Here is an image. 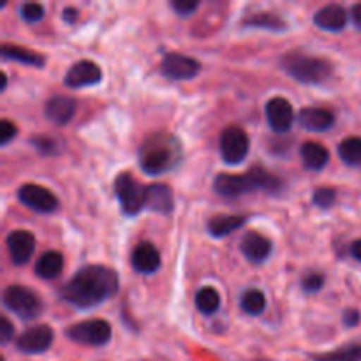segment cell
<instances>
[{
  "label": "cell",
  "mask_w": 361,
  "mask_h": 361,
  "mask_svg": "<svg viewBox=\"0 0 361 361\" xmlns=\"http://www.w3.org/2000/svg\"><path fill=\"white\" fill-rule=\"evenodd\" d=\"M314 23L321 28V30L326 32H341L342 28L348 23V13L342 6L337 4H330V6H324L314 14Z\"/></svg>",
  "instance_id": "20"
},
{
  "label": "cell",
  "mask_w": 361,
  "mask_h": 361,
  "mask_svg": "<svg viewBox=\"0 0 361 361\" xmlns=\"http://www.w3.org/2000/svg\"><path fill=\"white\" fill-rule=\"evenodd\" d=\"M130 263H133V268L137 274H155L159 270V267H161V254H159V250L150 242H141L133 250Z\"/></svg>",
  "instance_id": "16"
},
{
  "label": "cell",
  "mask_w": 361,
  "mask_h": 361,
  "mask_svg": "<svg viewBox=\"0 0 361 361\" xmlns=\"http://www.w3.org/2000/svg\"><path fill=\"white\" fill-rule=\"evenodd\" d=\"M116 200L126 215H136L147 204V187L141 185L130 173H120L113 183Z\"/></svg>",
  "instance_id": "5"
},
{
  "label": "cell",
  "mask_w": 361,
  "mask_h": 361,
  "mask_svg": "<svg viewBox=\"0 0 361 361\" xmlns=\"http://www.w3.org/2000/svg\"><path fill=\"white\" fill-rule=\"evenodd\" d=\"M18 200L37 214H51L59 208V200L46 187L37 183H25L18 189Z\"/></svg>",
  "instance_id": "9"
},
{
  "label": "cell",
  "mask_w": 361,
  "mask_h": 361,
  "mask_svg": "<svg viewBox=\"0 0 361 361\" xmlns=\"http://www.w3.org/2000/svg\"><path fill=\"white\" fill-rule=\"evenodd\" d=\"M20 16L27 23H37V21H41L44 18V7L41 4L27 2L20 7Z\"/></svg>",
  "instance_id": "31"
},
{
  "label": "cell",
  "mask_w": 361,
  "mask_h": 361,
  "mask_svg": "<svg viewBox=\"0 0 361 361\" xmlns=\"http://www.w3.org/2000/svg\"><path fill=\"white\" fill-rule=\"evenodd\" d=\"M76 101L73 97H67V95H56L51 97L44 106V116L51 123L56 126H66L71 120L74 118V113H76Z\"/></svg>",
  "instance_id": "17"
},
{
  "label": "cell",
  "mask_w": 361,
  "mask_h": 361,
  "mask_svg": "<svg viewBox=\"0 0 361 361\" xmlns=\"http://www.w3.org/2000/svg\"><path fill=\"white\" fill-rule=\"evenodd\" d=\"M259 361H263V360H259Z\"/></svg>",
  "instance_id": "41"
},
{
  "label": "cell",
  "mask_w": 361,
  "mask_h": 361,
  "mask_svg": "<svg viewBox=\"0 0 361 361\" xmlns=\"http://www.w3.org/2000/svg\"><path fill=\"white\" fill-rule=\"evenodd\" d=\"M281 66L288 76L303 85L323 83L331 76V63L321 56L288 53L281 60Z\"/></svg>",
  "instance_id": "3"
},
{
  "label": "cell",
  "mask_w": 361,
  "mask_h": 361,
  "mask_svg": "<svg viewBox=\"0 0 361 361\" xmlns=\"http://www.w3.org/2000/svg\"><path fill=\"white\" fill-rule=\"evenodd\" d=\"M351 18H353V23H355L358 28H361V4H356V6H353Z\"/></svg>",
  "instance_id": "39"
},
{
  "label": "cell",
  "mask_w": 361,
  "mask_h": 361,
  "mask_svg": "<svg viewBox=\"0 0 361 361\" xmlns=\"http://www.w3.org/2000/svg\"><path fill=\"white\" fill-rule=\"evenodd\" d=\"M53 337L55 335L48 324H37L34 328H28L16 338V348L23 355H41L51 348Z\"/></svg>",
  "instance_id": "11"
},
{
  "label": "cell",
  "mask_w": 361,
  "mask_h": 361,
  "mask_svg": "<svg viewBox=\"0 0 361 361\" xmlns=\"http://www.w3.org/2000/svg\"><path fill=\"white\" fill-rule=\"evenodd\" d=\"M16 134H18V129L11 120L4 118L2 122H0V143L7 145L14 136H16Z\"/></svg>",
  "instance_id": "34"
},
{
  "label": "cell",
  "mask_w": 361,
  "mask_h": 361,
  "mask_svg": "<svg viewBox=\"0 0 361 361\" xmlns=\"http://www.w3.org/2000/svg\"><path fill=\"white\" fill-rule=\"evenodd\" d=\"M312 201L317 208H321V210H328V208L334 207L335 201H337V192H335V189H331V187H319V189L314 190Z\"/></svg>",
  "instance_id": "30"
},
{
  "label": "cell",
  "mask_w": 361,
  "mask_h": 361,
  "mask_svg": "<svg viewBox=\"0 0 361 361\" xmlns=\"http://www.w3.org/2000/svg\"><path fill=\"white\" fill-rule=\"evenodd\" d=\"M0 53H2L4 59L7 60H14V62L25 63V66H32V67H44L46 60L41 53H35L28 48H21V46H14V44H2L0 48Z\"/></svg>",
  "instance_id": "23"
},
{
  "label": "cell",
  "mask_w": 361,
  "mask_h": 361,
  "mask_svg": "<svg viewBox=\"0 0 361 361\" xmlns=\"http://www.w3.org/2000/svg\"><path fill=\"white\" fill-rule=\"evenodd\" d=\"M175 200H173V190L166 183H152L147 187V204L145 208L157 214L168 215L173 212Z\"/></svg>",
  "instance_id": "19"
},
{
  "label": "cell",
  "mask_w": 361,
  "mask_h": 361,
  "mask_svg": "<svg viewBox=\"0 0 361 361\" xmlns=\"http://www.w3.org/2000/svg\"><path fill=\"white\" fill-rule=\"evenodd\" d=\"M351 256L361 263V240H356V242L351 245Z\"/></svg>",
  "instance_id": "40"
},
{
  "label": "cell",
  "mask_w": 361,
  "mask_h": 361,
  "mask_svg": "<svg viewBox=\"0 0 361 361\" xmlns=\"http://www.w3.org/2000/svg\"><path fill=\"white\" fill-rule=\"evenodd\" d=\"M240 250L243 256L254 264H261L270 257L271 254V242L267 236L259 235L256 231L247 233L240 242Z\"/></svg>",
  "instance_id": "15"
},
{
  "label": "cell",
  "mask_w": 361,
  "mask_h": 361,
  "mask_svg": "<svg viewBox=\"0 0 361 361\" xmlns=\"http://www.w3.org/2000/svg\"><path fill=\"white\" fill-rule=\"evenodd\" d=\"M214 189L219 196L222 197H240L243 194L256 192L259 189V182H257V176L254 173V169H250L245 175H229V173H222V175L215 176Z\"/></svg>",
  "instance_id": "8"
},
{
  "label": "cell",
  "mask_w": 361,
  "mask_h": 361,
  "mask_svg": "<svg viewBox=\"0 0 361 361\" xmlns=\"http://www.w3.org/2000/svg\"><path fill=\"white\" fill-rule=\"evenodd\" d=\"M171 7L180 16H190L200 7V2H196V0H173Z\"/></svg>",
  "instance_id": "33"
},
{
  "label": "cell",
  "mask_w": 361,
  "mask_h": 361,
  "mask_svg": "<svg viewBox=\"0 0 361 361\" xmlns=\"http://www.w3.org/2000/svg\"><path fill=\"white\" fill-rule=\"evenodd\" d=\"M182 161V147L171 134H155L140 150V166L147 175L155 176L171 171Z\"/></svg>",
  "instance_id": "2"
},
{
  "label": "cell",
  "mask_w": 361,
  "mask_h": 361,
  "mask_svg": "<svg viewBox=\"0 0 361 361\" xmlns=\"http://www.w3.org/2000/svg\"><path fill=\"white\" fill-rule=\"evenodd\" d=\"M240 307L249 316H261L267 309V296L259 289H247L240 298Z\"/></svg>",
  "instance_id": "26"
},
{
  "label": "cell",
  "mask_w": 361,
  "mask_h": 361,
  "mask_svg": "<svg viewBox=\"0 0 361 361\" xmlns=\"http://www.w3.org/2000/svg\"><path fill=\"white\" fill-rule=\"evenodd\" d=\"M323 286H324V277L321 274H316V271L305 275V277H303V281H302L303 291L310 293V295H312V293L321 291V288H323Z\"/></svg>",
  "instance_id": "32"
},
{
  "label": "cell",
  "mask_w": 361,
  "mask_h": 361,
  "mask_svg": "<svg viewBox=\"0 0 361 361\" xmlns=\"http://www.w3.org/2000/svg\"><path fill=\"white\" fill-rule=\"evenodd\" d=\"M298 122L303 129L312 133L330 130L335 123V115L324 108H303L298 115Z\"/></svg>",
  "instance_id": "18"
},
{
  "label": "cell",
  "mask_w": 361,
  "mask_h": 361,
  "mask_svg": "<svg viewBox=\"0 0 361 361\" xmlns=\"http://www.w3.org/2000/svg\"><path fill=\"white\" fill-rule=\"evenodd\" d=\"M102 80V71L92 60H80L74 66L69 67V71L63 76V85L69 88H85L94 87Z\"/></svg>",
  "instance_id": "12"
},
{
  "label": "cell",
  "mask_w": 361,
  "mask_h": 361,
  "mask_svg": "<svg viewBox=\"0 0 361 361\" xmlns=\"http://www.w3.org/2000/svg\"><path fill=\"white\" fill-rule=\"evenodd\" d=\"M300 157H302L303 166L309 171H321L324 166L330 161V154H328L326 147H323L317 141H307L300 148Z\"/></svg>",
  "instance_id": "21"
},
{
  "label": "cell",
  "mask_w": 361,
  "mask_h": 361,
  "mask_svg": "<svg viewBox=\"0 0 361 361\" xmlns=\"http://www.w3.org/2000/svg\"><path fill=\"white\" fill-rule=\"evenodd\" d=\"M6 245L13 264L23 267V264H27L28 261H30L32 254H34L35 238L32 233L23 231V229H16V231L7 235Z\"/></svg>",
  "instance_id": "14"
},
{
  "label": "cell",
  "mask_w": 361,
  "mask_h": 361,
  "mask_svg": "<svg viewBox=\"0 0 361 361\" xmlns=\"http://www.w3.org/2000/svg\"><path fill=\"white\" fill-rule=\"evenodd\" d=\"M66 337L76 344L104 345L111 338V326L104 319H88L73 324L66 330Z\"/></svg>",
  "instance_id": "6"
},
{
  "label": "cell",
  "mask_w": 361,
  "mask_h": 361,
  "mask_svg": "<svg viewBox=\"0 0 361 361\" xmlns=\"http://www.w3.org/2000/svg\"><path fill=\"white\" fill-rule=\"evenodd\" d=\"M338 157L348 166H361V137H345L338 145Z\"/></svg>",
  "instance_id": "28"
},
{
  "label": "cell",
  "mask_w": 361,
  "mask_h": 361,
  "mask_svg": "<svg viewBox=\"0 0 361 361\" xmlns=\"http://www.w3.org/2000/svg\"><path fill=\"white\" fill-rule=\"evenodd\" d=\"M62 18L66 23H74V21L78 20V9H74V7H66L62 13Z\"/></svg>",
  "instance_id": "38"
},
{
  "label": "cell",
  "mask_w": 361,
  "mask_h": 361,
  "mask_svg": "<svg viewBox=\"0 0 361 361\" xmlns=\"http://www.w3.org/2000/svg\"><path fill=\"white\" fill-rule=\"evenodd\" d=\"M34 145L37 147V150L41 152V154H49V152H53V148H55V141L49 140V137H42V140L35 137Z\"/></svg>",
  "instance_id": "37"
},
{
  "label": "cell",
  "mask_w": 361,
  "mask_h": 361,
  "mask_svg": "<svg viewBox=\"0 0 361 361\" xmlns=\"http://www.w3.org/2000/svg\"><path fill=\"white\" fill-rule=\"evenodd\" d=\"M14 337V326L11 324V321L7 317H0V341L2 344H9L11 338Z\"/></svg>",
  "instance_id": "35"
},
{
  "label": "cell",
  "mask_w": 361,
  "mask_h": 361,
  "mask_svg": "<svg viewBox=\"0 0 361 361\" xmlns=\"http://www.w3.org/2000/svg\"><path fill=\"white\" fill-rule=\"evenodd\" d=\"M243 25L250 28H263V30L271 32H284L288 28V23L281 16L274 13H257L250 14L247 20H243Z\"/></svg>",
  "instance_id": "25"
},
{
  "label": "cell",
  "mask_w": 361,
  "mask_h": 361,
  "mask_svg": "<svg viewBox=\"0 0 361 361\" xmlns=\"http://www.w3.org/2000/svg\"><path fill=\"white\" fill-rule=\"evenodd\" d=\"M219 147H221L222 161L231 166H238L240 162L245 161L247 154H249L250 141L242 127L229 126L222 130Z\"/></svg>",
  "instance_id": "7"
},
{
  "label": "cell",
  "mask_w": 361,
  "mask_h": 361,
  "mask_svg": "<svg viewBox=\"0 0 361 361\" xmlns=\"http://www.w3.org/2000/svg\"><path fill=\"white\" fill-rule=\"evenodd\" d=\"M245 222L247 217H242V215H217V217L208 221V231L215 238H222L226 235H231L233 231H236Z\"/></svg>",
  "instance_id": "24"
},
{
  "label": "cell",
  "mask_w": 361,
  "mask_h": 361,
  "mask_svg": "<svg viewBox=\"0 0 361 361\" xmlns=\"http://www.w3.org/2000/svg\"><path fill=\"white\" fill-rule=\"evenodd\" d=\"M4 307L23 321H32L42 312V302L32 289L23 286H9L4 289Z\"/></svg>",
  "instance_id": "4"
},
{
  "label": "cell",
  "mask_w": 361,
  "mask_h": 361,
  "mask_svg": "<svg viewBox=\"0 0 361 361\" xmlns=\"http://www.w3.org/2000/svg\"><path fill=\"white\" fill-rule=\"evenodd\" d=\"M63 268V256L56 250H48L42 254L35 263V275L44 281H53L62 274Z\"/></svg>",
  "instance_id": "22"
},
{
  "label": "cell",
  "mask_w": 361,
  "mask_h": 361,
  "mask_svg": "<svg viewBox=\"0 0 361 361\" xmlns=\"http://www.w3.org/2000/svg\"><path fill=\"white\" fill-rule=\"evenodd\" d=\"M200 69L201 63L196 59L182 53H168L161 63V73L173 81L192 80L200 74Z\"/></svg>",
  "instance_id": "10"
},
{
  "label": "cell",
  "mask_w": 361,
  "mask_h": 361,
  "mask_svg": "<svg viewBox=\"0 0 361 361\" xmlns=\"http://www.w3.org/2000/svg\"><path fill=\"white\" fill-rule=\"evenodd\" d=\"M118 291V274L102 264H88L78 270L60 288V298L80 310L94 309Z\"/></svg>",
  "instance_id": "1"
},
{
  "label": "cell",
  "mask_w": 361,
  "mask_h": 361,
  "mask_svg": "<svg viewBox=\"0 0 361 361\" xmlns=\"http://www.w3.org/2000/svg\"><path fill=\"white\" fill-rule=\"evenodd\" d=\"M314 361H361V342L360 344H345L335 351L316 355Z\"/></svg>",
  "instance_id": "27"
},
{
  "label": "cell",
  "mask_w": 361,
  "mask_h": 361,
  "mask_svg": "<svg viewBox=\"0 0 361 361\" xmlns=\"http://www.w3.org/2000/svg\"><path fill=\"white\" fill-rule=\"evenodd\" d=\"M196 307L204 316H212L221 307V296H219V293L214 288H208V286L207 288H201L196 293Z\"/></svg>",
  "instance_id": "29"
},
{
  "label": "cell",
  "mask_w": 361,
  "mask_h": 361,
  "mask_svg": "<svg viewBox=\"0 0 361 361\" xmlns=\"http://www.w3.org/2000/svg\"><path fill=\"white\" fill-rule=\"evenodd\" d=\"M267 122L274 133H288L295 123V109L284 97H274L267 104Z\"/></svg>",
  "instance_id": "13"
},
{
  "label": "cell",
  "mask_w": 361,
  "mask_h": 361,
  "mask_svg": "<svg viewBox=\"0 0 361 361\" xmlns=\"http://www.w3.org/2000/svg\"><path fill=\"white\" fill-rule=\"evenodd\" d=\"M342 319H344L345 326L353 328V326H358L361 316H360V312L356 309H348L344 312V316H342Z\"/></svg>",
  "instance_id": "36"
}]
</instances>
